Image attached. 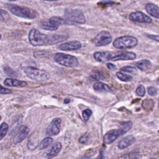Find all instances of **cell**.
<instances>
[{
    "instance_id": "cell-35",
    "label": "cell",
    "mask_w": 159,
    "mask_h": 159,
    "mask_svg": "<svg viewBox=\"0 0 159 159\" xmlns=\"http://www.w3.org/2000/svg\"><path fill=\"white\" fill-rule=\"evenodd\" d=\"M4 71H5V72L7 75H10V76H11V77H16V76H17L16 72H14L12 69H10V67H5L4 68Z\"/></svg>"
},
{
    "instance_id": "cell-14",
    "label": "cell",
    "mask_w": 159,
    "mask_h": 159,
    "mask_svg": "<svg viewBox=\"0 0 159 159\" xmlns=\"http://www.w3.org/2000/svg\"><path fill=\"white\" fill-rule=\"evenodd\" d=\"M111 54V53L108 51L96 52L94 53L93 57L97 62L104 63L110 60Z\"/></svg>"
},
{
    "instance_id": "cell-30",
    "label": "cell",
    "mask_w": 159,
    "mask_h": 159,
    "mask_svg": "<svg viewBox=\"0 0 159 159\" xmlns=\"http://www.w3.org/2000/svg\"><path fill=\"white\" fill-rule=\"evenodd\" d=\"M121 70L123 72H128L129 73H136L137 72V70L136 67H132V66H126L121 69Z\"/></svg>"
},
{
    "instance_id": "cell-2",
    "label": "cell",
    "mask_w": 159,
    "mask_h": 159,
    "mask_svg": "<svg viewBox=\"0 0 159 159\" xmlns=\"http://www.w3.org/2000/svg\"><path fill=\"white\" fill-rule=\"evenodd\" d=\"M29 42L33 46H44L49 45V35L41 33L36 29H32L29 33Z\"/></svg>"
},
{
    "instance_id": "cell-34",
    "label": "cell",
    "mask_w": 159,
    "mask_h": 159,
    "mask_svg": "<svg viewBox=\"0 0 159 159\" xmlns=\"http://www.w3.org/2000/svg\"><path fill=\"white\" fill-rule=\"evenodd\" d=\"M12 93H13V91L11 90L5 88L0 85V94H11Z\"/></svg>"
},
{
    "instance_id": "cell-31",
    "label": "cell",
    "mask_w": 159,
    "mask_h": 159,
    "mask_svg": "<svg viewBox=\"0 0 159 159\" xmlns=\"http://www.w3.org/2000/svg\"><path fill=\"white\" fill-rule=\"evenodd\" d=\"M92 115V111L90 109H86L83 111V118L85 122H87Z\"/></svg>"
},
{
    "instance_id": "cell-10",
    "label": "cell",
    "mask_w": 159,
    "mask_h": 159,
    "mask_svg": "<svg viewBox=\"0 0 159 159\" xmlns=\"http://www.w3.org/2000/svg\"><path fill=\"white\" fill-rule=\"evenodd\" d=\"M129 18L131 21L139 23H151L152 21L149 16L140 11L132 13Z\"/></svg>"
},
{
    "instance_id": "cell-1",
    "label": "cell",
    "mask_w": 159,
    "mask_h": 159,
    "mask_svg": "<svg viewBox=\"0 0 159 159\" xmlns=\"http://www.w3.org/2000/svg\"><path fill=\"white\" fill-rule=\"evenodd\" d=\"M6 6L13 15L20 18L32 19L38 16V13L36 11L27 7L19 6L13 4H8Z\"/></svg>"
},
{
    "instance_id": "cell-43",
    "label": "cell",
    "mask_w": 159,
    "mask_h": 159,
    "mask_svg": "<svg viewBox=\"0 0 159 159\" xmlns=\"http://www.w3.org/2000/svg\"><path fill=\"white\" fill-rule=\"evenodd\" d=\"M1 119H2V117H1V116H0V121H1Z\"/></svg>"
},
{
    "instance_id": "cell-26",
    "label": "cell",
    "mask_w": 159,
    "mask_h": 159,
    "mask_svg": "<svg viewBox=\"0 0 159 159\" xmlns=\"http://www.w3.org/2000/svg\"><path fill=\"white\" fill-rule=\"evenodd\" d=\"M52 142H53V139L50 137H47L44 139L39 144V149L40 150L47 149L52 143Z\"/></svg>"
},
{
    "instance_id": "cell-18",
    "label": "cell",
    "mask_w": 159,
    "mask_h": 159,
    "mask_svg": "<svg viewBox=\"0 0 159 159\" xmlns=\"http://www.w3.org/2000/svg\"><path fill=\"white\" fill-rule=\"evenodd\" d=\"M50 42L49 45H54L59 42H62L68 38V36L65 34H51L49 35Z\"/></svg>"
},
{
    "instance_id": "cell-37",
    "label": "cell",
    "mask_w": 159,
    "mask_h": 159,
    "mask_svg": "<svg viewBox=\"0 0 159 159\" xmlns=\"http://www.w3.org/2000/svg\"><path fill=\"white\" fill-rule=\"evenodd\" d=\"M91 77L96 80H98L99 79H101V78H103V74L101 73V72H95L94 73Z\"/></svg>"
},
{
    "instance_id": "cell-16",
    "label": "cell",
    "mask_w": 159,
    "mask_h": 159,
    "mask_svg": "<svg viewBox=\"0 0 159 159\" xmlns=\"http://www.w3.org/2000/svg\"><path fill=\"white\" fill-rule=\"evenodd\" d=\"M62 148V145L61 144V143L60 142H56L53 146L52 147V148L50 149V150L46 153L45 155V158H54V157L57 156L59 153L61 152V149Z\"/></svg>"
},
{
    "instance_id": "cell-8",
    "label": "cell",
    "mask_w": 159,
    "mask_h": 159,
    "mask_svg": "<svg viewBox=\"0 0 159 159\" xmlns=\"http://www.w3.org/2000/svg\"><path fill=\"white\" fill-rule=\"evenodd\" d=\"M62 120L60 118H56L52 120L46 130L47 135L49 136H57L60 132V128Z\"/></svg>"
},
{
    "instance_id": "cell-33",
    "label": "cell",
    "mask_w": 159,
    "mask_h": 159,
    "mask_svg": "<svg viewBox=\"0 0 159 159\" xmlns=\"http://www.w3.org/2000/svg\"><path fill=\"white\" fill-rule=\"evenodd\" d=\"M89 137H90V134L88 133H86L79 139V142L82 144H85L88 142L89 140Z\"/></svg>"
},
{
    "instance_id": "cell-41",
    "label": "cell",
    "mask_w": 159,
    "mask_h": 159,
    "mask_svg": "<svg viewBox=\"0 0 159 159\" xmlns=\"http://www.w3.org/2000/svg\"><path fill=\"white\" fill-rule=\"evenodd\" d=\"M8 1H10V2H15V1H17V0H8Z\"/></svg>"
},
{
    "instance_id": "cell-7",
    "label": "cell",
    "mask_w": 159,
    "mask_h": 159,
    "mask_svg": "<svg viewBox=\"0 0 159 159\" xmlns=\"http://www.w3.org/2000/svg\"><path fill=\"white\" fill-rule=\"evenodd\" d=\"M112 40V36L108 31H102L93 39V43L96 47H103L110 44Z\"/></svg>"
},
{
    "instance_id": "cell-28",
    "label": "cell",
    "mask_w": 159,
    "mask_h": 159,
    "mask_svg": "<svg viewBox=\"0 0 159 159\" xmlns=\"http://www.w3.org/2000/svg\"><path fill=\"white\" fill-rule=\"evenodd\" d=\"M8 131V125L6 123H3L0 126V140H2L6 135Z\"/></svg>"
},
{
    "instance_id": "cell-36",
    "label": "cell",
    "mask_w": 159,
    "mask_h": 159,
    "mask_svg": "<svg viewBox=\"0 0 159 159\" xmlns=\"http://www.w3.org/2000/svg\"><path fill=\"white\" fill-rule=\"evenodd\" d=\"M148 93L151 96H155L157 94L158 91L156 88L153 86H150L148 88Z\"/></svg>"
},
{
    "instance_id": "cell-42",
    "label": "cell",
    "mask_w": 159,
    "mask_h": 159,
    "mask_svg": "<svg viewBox=\"0 0 159 159\" xmlns=\"http://www.w3.org/2000/svg\"><path fill=\"white\" fill-rule=\"evenodd\" d=\"M2 39V35H1V34H0V39Z\"/></svg>"
},
{
    "instance_id": "cell-29",
    "label": "cell",
    "mask_w": 159,
    "mask_h": 159,
    "mask_svg": "<svg viewBox=\"0 0 159 159\" xmlns=\"http://www.w3.org/2000/svg\"><path fill=\"white\" fill-rule=\"evenodd\" d=\"M10 19L9 14L5 10L0 9V21L6 22Z\"/></svg>"
},
{
    "instance_id": "cell-6",
    "label": "cell",
    "mask_w": 159,
    "mask_h": 159,
    "mask_svg": "<svg viewBox=\"0 0 159 159\" xmlns=\"http://www.w3.org/2000/svg\"><path fill=\"white\" fill-rule=\"evenodd\" d=\"M64 16L67 21L72 23L83 24L86 23V18L83 12L78 9H67Z\"/></svg>"
},
{
    "instance_id": "cell-11",
    "label": "cell",
    "mask_w": 159,
    "mask_h": 159,
    "mask_svg": "<svg viewBox=\"0 0 159 159\" xmlns=\"http://www.w3.org/2000/svg\"><path fill=\"white\" fill-rule=\"evenodd\" d=\"M82 44L80 41L73 40L62 44L58 46V48L63 51H73L80 49Z\"/></svg>"
},
{
    "instance_id": "cell-21",
    "label": "cell",
    "mask_w": 159,
    "mask_h": 159,
    "mask_svg": "<svg viewBox=\"0 0 159 159\" xmlns=\"http://www.w3.org/2000/svg\"><path fill=\"white\" fill-rule=\"evenodd\" d=\"M39 137L38 135L35 133L32 134L29 139L27 143V147L29 149L33 150L36 149L39 145Z\"/></svg>"
},
{
    "instance_id": "cell-39",
    "label": "cell",
    "mask_w": 159,
    "mask_h": 159,
    "mask_svg": "<svg viewBox=\"0 0 159 159\" xmlns=\"http://www.w3.org/2000/svg\"><path fill=\"white\" fill-rule=\"evenodd\" d=\"M107 66L108 69L109 70H115V69H116V65H115L114 64H111V63H108V64H107Z\"/></svg>"
},
{
    "instance_id": "cell-13",
    "label": "cell",
    "mask_w": 159,
    "mask_h": 159,
    "mask_svg": "<svg viewBox=\"0 0 159 159\" xmlns=\"http://www.w3.org/2000/svg\"><path fill=\"white\" fill-rule=\"evenodd\" d=\"M29 132V128L26 126H21L18 130V132L14 138V143L17 144L21 142L25 139Z\"/></svg>"
},
{
    "instance_id": "cell-15",
    "label": "cell",
    "mask_w": 159,
    "mask_h": 159,
    "mask_svg": "<svg viewBox=\"0 0 159 159\" xmlns=\"http://www.w3.org/2000/svg\"><path fill=\"white\" fill-rule=\"evenodd\" d=\"M135 142H136V137L132 135L128 136L124 139H123L119 142L118 147L119 149H121V150L125 149L128 147H129L130 145H131Z\"/></svg>"
},
{
    "instance_id": "cell-3",
    "label": "cell",
    "mask_w": 159,
    "mask_h": 159,
    "mask_svg": "<svg viewBox=\"0 0 159 159\" xmlns=\"http://www.w3.org/2000/svg\"><path fill=\"white\" fill-rule=\"evenodd\" d=\"M54 58L57 64L65 67L76 68L79 65V62L75 57L63 53H56Z\"/></svg>"
},
{
    "instance_id": "cell-23",
    "label": "cell",
    "mask_w": 159,
    "mask_h": 159,
    "mask_svg": "<svg viewBox=\"0 0 159 159\" xmlns=\"http://www.w3.org/2000/svg\"><path fill=\"white\" fill-rule=\"evenodd\" d=\"M132 125H133V123L131 121L122 123L119 128V130L121 132V136L127 133L132 128Z\"/></svg>"
},
{
    "instance_id": "cell-4",
    "label": "cell",
    "mask_w": 159,
    "mask_h": 159,
    "mask_svg": "<svg viewBox=\"0 0 159 159\" xmlns=\"http://www.w3.org/2000/svg\"><path fill=\"white\" fill-rule=\"evenodd\" d=\"M138 44L136 37L131 36H124L118 37L113 42V46L118 49L132 48Z\"/></svg>"
},
{
    "instance_id": "cell-9",
    "label": "cell",
    "mask_w": 159,
    "mask_h": 159,
    "mask_svg": "<svg viewBox=\"0 0 159 159\" xmlns=\"http://www.w3.org/2000/svg\"><path fill=\"white\" fill-rule=\"evenodd\" d=\"M136 59V54L131 52H120L116 54H111L110 60L112 61H132Z\"/></svg>"
},
{
    "instance_id": "cell-12",
    "label": "cell",
    "mask_w": 159,
    "mask_h": 159,
    "mask_svg": "<svg viewBox=\"0 0 159 159\" xmlns=\"http://www.w3.org/2000/svg\"><path fill=\"white\" fill-rule=\"evenodd\" d=\"M121 136V134L119 129L111 130L104 136L103 141L105 144H111L113 142H114Z\"/></svg>"
},
{
    "instance_id": "cell-5",
    "label": "cell",
    "mask_w": 159,
    "mask_h": 159,
    "mask_svg": "<svg viewBox=\"0 0 159 159\" xmlns=\"http://www.w3.org/2000/svg\"><path fill=\"white\" fill-rule=\"evenodd\" d=\"M23 70L31 79L37 82H45L49 79V74L44 70H40L34 67H26Z\"/></svg>"
},
{
    "instance_id": "cell-32",
    "label": "cell",
    "mask_w": 159,
    "mask_h": 159,
    "mask_svg": "<svg viewBox=\"0 0 159 159\" xmlns=\"http://www.w3.org/2000/svg\"><path fill=\"white\" fill-rule=\"evenodd\" d=\"M136 94L138 96H141V97H143V96H145V88L142 85H140L137 87V88L136 89Z\"/></svg>"
},
{
    "instance_id": "cell-19",
    "label": "cell",
    "mask_w": 159,
    "mask_h": 159,
    "mask_svg": "<svg viewBox=\"0 0 159 159\" xmlns=\"http://www.w3.org/2000/svg\"><path fill=\"white\" fill-rule=\"evenodd\" d=\"M147 12L152 16L156 19L159 18V9L158 7L153 3H148L145 6Z\"/></svg>"
},
{
    "instance_id": "cell-20",
    "label": "cell",
    "mask_w": 159,
    "mask_h": 159,
    "mask_svg": "<svg viewBox=\"0 0 159 159\" xmlns=\"http://www.w3.org/2000/svg\"><path fill=\"white\" fill-rule=\"evenodd\" d=\"M93 88L96 91L100 93L112 92V90L108 85L99 82H96L93 85Z\"/></svg>"
},
{
    "instance_id": "cell-22",
    "label": "cell",
    "mask_w": 159,
    "mask_h": 159,
    "mask_svg": "<svg viewBox=\"0 0 159 159\" xmlns=\"http://www.w3.org/2000/svg\"><path fill=\"white\" fill-rule=\"evenodd\" d=\"M40 26L42 29H45V30H47V31H56L58 29L59 26H56L55 24H54L53 23H52L51 22H50L48 20V21H42L40 23Z\"/></svg>"
},
{
    "instance_id": "cell-40",
    "label": "cell",
    "mask_w": 159,
    "mask_h": 159,
    "mask_svg": "<svg viewBox=\"0 0 159 159\" xmlns=\"http://www.w3.org/2000/svg\"><path fill=\"white\" fill-rule=\"evenodd\" d=\"M44 1H47V2H57L58 0H44Z\"/></svg>"
},
{
    "instance_id": "cell-27",
    "label": "cell",
    "mask_w": 159,
    "mask_h": 159,
    "mask_svg": "<svg viewBox=\"0 0 159 159\" xmlns=\"http://www.w3.org/2000/svg\"><path fill=\"white\" fill-rule=\"evenodd\" d=\"M116 77L121 81L124 82H131L133 80V78L132 76L126 75L125 73H123L121 72H118L116 73Z\"/></svg>"
},
{
    "instance_id": "cell-25",
    "label": "cell",
    "mask_w": 159,
    "mask_h": 159,
    "mask_svg": "<svg viewBox=\"0 0 159 159\" xmlns=\"http://www.w3.org/2000/svg\"><path fill=\"white\" fill-rule=\"evenodd\" d=\"M136 66L141 71L147 70L151 66V62L148 60H142L136 63Z\"/></svg>"
},
{
    "instance_id": "cell-24",
    "label": "cell",
    "mask_w": 159,
    "mask_h": 159,
    "mask_svg": "<svg viewBox=\"0 0 159 159\" xmlns=\"http://www.w3.org/2000/svg\"><path fill=\"white\" fill-rule=\"evenodd\" d=\"M48 21L54 24H55L56 26H58L59 27V26L62 25V24H72V23H70V22L67 21L66 19H64L61 18L57 17V16L52 17L51 18H50L48 19Z\"/></svg>"
},
{
    "instance_id": "cell-17",
    "label": "cell",
    "mask_w": 159,
    "mask_h": 159,
    "mask_svg": "<svg viewBox=\"0 0 159 159\" xmlns=\"http://www.w3.org/2000/svg\"><path fill=\"white\" fill-rule=\"evenodd\" d=\"M4 84L8 86H13V87H25L27 85V83L24 81H21L13 78H6Z\"/></svg>"
},
{
    "instance_id": "cell-38",
    "label": "cell",
    "mask_w": 159,
    "mask_h": 159,
    "mask_svg": "<svg viewBox=\"0 0 159 159\" xmlns=\"http://www.w3.org/2000/svg\"><path fill=\"white\" fill-rule=\"evenodd\" d=\"M146 36L148 37V38H149V39H152V40H155V41H157V42H158V41H159V39H158V35H152V34H146Z\"/></svg>"
}]
</instances>
